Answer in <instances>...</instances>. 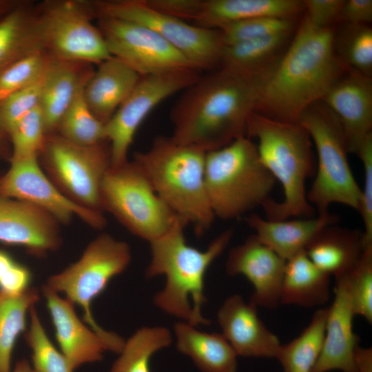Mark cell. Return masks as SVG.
<instances>
[{
  "mask_svg": "<svg viewBox=\"0 0 372 372\" xmlns=\"http://www.w3.org/2000/svg\"><path fill=\"white\" fill-rule=\"evenodd\" d=\"M261 79L220 68L185 88L170 112L176 142L205 152L246 136Z\"/></svg>",
  "mask_w": 372,
  "mask_h": 372,
  "instance_id": "obj_1",
  "label": "cell"
},
{
  "mask_svg": "<svg viewBox=\"0 0 372 372\" xmlns=\"http://www.w3.org/2000/svg\"><path fill=\"white\" fill-rule=\"evenodd\" d=\"M335 29L315 26L303 16L283 55L262 80L254 112L298 123L307 108L322 99L348 68L336 54Z\"/></svg>",
  "mask_w": 372,
  "mask_h": 372,
  "instance_id": "obj_2",
  "label": "cell"
},
{
  "mask_svg": "<svg viewBox=\"0 0 372 372\" xmlns=\"http://www.w3.org/2000/svg\"><path fill=\"white\" fill-rule=\"evenodd\" d=\"M187 225L178 217L167 231L149 242L151 260L145 276L166 277L164 289L154 298L158 308L194 327L209 325V320L201 311L206 302L205 276L229 244L234 229L223 231L201 251L187 244L184 235Z\"/></svg>",
  "mask_w": 372,
  "mask_h": 372,
  "instance_id": "obj_3",
  "label": "cell"
},
{
  "mask_svg": "<svg viewBox=\"0 0 372 372\" xmlns=\"http://www.w3.org/2000/svg\"><path fill=\"white\" fill-rule=\"evenodd\" d=\"M246 136L255 138L260 161L282 186L280 202L268 199L262 206L269 220L291 217L312 218L314 209L307 199L306 180L315 170L312 143L299 123L283 122L253 112Z\"/></svg>",
  "mask_w": 372,
  "mask_h": 372,
  "instance_id": "obj_4",
  "label": "cell"
},
{
  "mask_svg": "<svg viewBox=\"0 0 372 372\" xmlns=\"http://www.w3.org/2000/svg\"><path fill=\"white\" fill-rule=\"evenodd\" d=\"M206 152L183 145L171 136H158L151 146L135 153L142 167L165 204L197 235L207 231L215 219L205 182Z\"/></svg>",
  "mask_w": 372,
  "mask_h": 372,
  "instance_id": "obj_5",
  "label": "cell"
},
{
  "mask_svg": "<svg viewBox=\"0 0 372 372\" xmlns=\"http://www.w3.org/2000/svg\"><path fill=\"white\" fill-rule=\"evenodd\" d=\"M205 182L215 218L231 220L262 206L276 179L260 161L256 143L245 136L206 152Z\"/></svg>",
  "mask_w": 372,
  "mask_h": 372,
  "instance_id": "obj_6",
  "label": "cell"
},
{
  "mask_svg": "<svg viewBox=\"0 0 372 372\" xmlns=\"http://www.w3.org/2000/svg\"><path fill=\"white\" fill-rule=\"evenodd\" d=\"M132 259L129 245L103 233L86 247L81 258L60 273L50 276L45 285L83 309V321L105 342L107 351L120 353L125 340L103 329L95 320L92 303L109 282L123 272Z\"/></svg>",
  "mask_w": 372,
  "mask_h": 372,
  "instance_id": "obj_7",
  "label": "cell"
},
{
  "mask_svg": "<svg viewBox=\"0 0 372 372\" xmlns=\"http://www.w3.org/2000/svg\"><path fill=\"white\" fill-rule=\"evenodd\" d=\"M298 123L309 134L317 154L316 176L307 193L310 204L318 215L328 213L333 203L358 211L361 187L350 167L344 135L334 115L320 101L307 108Z\"/></svg>",
  "mask_w": 372,
  "mask_h": 372,
  "instance_id": "obj_8",
  "label": "cell"
},
{
  "mask_svg": "<svg viewBox=\"0 0 372 372\" xmlns=\"http://www.w3.org/2000/svg\"><path fill=\"white\" fill-rule=\"evenodd\" d=\"M101 200L103 211L149 242L167 231L178 218L134 159L108 169L101 185Z\"/></svg>",
  "mask_w": 372,
  "mask_h": 372,
  "instance_id": "obj_9",
  "label": "cell"
},
{
  "mask_svg": "<svg viewBox=\"0 0 372 372\" xmlns=\"http://www.w3.org/2000/svg\"><path fill=\"white\" fill-rule=\"evenodd\" d=\"M38 158L45 174L66 197L82 207L103 212L101 188L111 167L107 141L82 145L54 133L47 135Z\"/></svg>",
  "mask_w": 372,
  "mask_h": 372,
  "instance_id": "obj_10",
  "label": "cell"
},
{
  "mask_svg": "<svg viewBox=\"0 0 372 372\" xmlns=\"http://www.w3.org/2000/svg\"><path fill=\"white\" fill-rule=\"evenodd\" d=\"M96 18L110 17L145 25L180 52L198 71L219 68L224 44L219 30L202 28L149 7L144 0L91 1Z\"/></svg>",
  "mask_w": 372,
  "mask_h": 372,
  "instance_id": "obj_11",
  "label": "cell"
},
{
  "mask_svg": "<svg viewBox=\"0 0 372 372\" xmlns=\"http://www.w3.org/2000/svg\"><path fill=\"white\" fill-rule=\"evenodd\" d=\"M44 50L65 61L99 65L112 57L98 27L91 1H46L39 6Z\"/></svg>",
  "mask_w": 372,
  "mask_h": 372,
  "instance_id": "obj_12",
  "label": "cell"
},
{
  "mask_svg": "<svg viewBox=\"0 0 372 372\" xmlns=\"http://www.w3.org/2000/svg\"><path fill=\"white\" fill-rule=\"evenodd\" d=\"M199 72L190 69L141 76L130 94L105 125L111 167L120 166L128 161L127 153L135 134L152 110L196 82L200 76Z\"/></svg>",
  "mask_w": 372,
  "mask_h": 372,
  "instance_id": "obj_13",
  "label": "cell"
},
{
  "mask_svg": "<svg viewBox=\"0 0 372 372\" xmlns=\"http://www.w3.org/2000/svg\"><path fill=\"white\" fill-rule=\"evenodd\" d=\"M97 19L98 28L112 56L122 61L139 75L196 70L180 52L149 28L114 17H101Z\"/></svg>",
  "mask_w": 372,
  "mask_h": 372,
  "instance_id": "obj_14",
  "label": "cell"
},
{
  "mask_svg": "<svg viewBox=\"0 0 372 372\" xmlns=\"http://www.w3.org/2000/svg\"><path fill=\"white\" fill-rule=\"evenodd\" d=\"M10 162V169L0 180V196L32 204L62 224H69L75 216L94 229L105 227L106 219L103 213L82 207L66 197L45 174L38 156Z\"/></svg>",
  "mask_w": 372,
  "mask_h": 372,
  "instance_id": "obj_15",
  "label": "cell"
},
{
  "mask_svg": "<svg viewBox=\"0 0 372 372\" xmlns=\"http://www.w3.org/2000/svg\"><path fill=\"white\" fill-rule=\"evenodd\" d=\"M321 101L338 121L349 153L356 154L372 134V78L347 68Z\"/></svg>",
  "mask_w": 372,
  "mask_h": 372,
  "instance_id": "obj_16",
  "label": "cell"
},
{
  "mask_svg": "<svg viewBox=\"0 0 372 372\" xmlns=\"http://www.w3.org/2000/svg\"><path fill=\"white\" fill-rule=\"evenodd\" d=\"M286 260L252 234L231 248L225 262L227 275H242L254 292L249 302L256 307L273 309L280 304V291Z\"/></svg>",
  "mask_w": 372,
  "mask_h": 372,
  "instance_id": "obj_17",
  "label": "cell"
},
{
  "mask_svg": "<svg viewBox=\"0 0 372 372\" xmlns=\"http://www.w3.org/2000/svg\"><path fill=\"white\" fill-rule=\"evenodd\" d=\"M59 222L29 203L0 196V242L25 247L42 256L61 244Z\"/></svg>",
  "mask_w": 372,
  "mask_h": 372,
  "instance_id": "obj_18",
  "label": "cell"
},
{
  "mask_svg": "<svg viewBox=\"0 0 372 372\" xmlns=\"http://www.w3.org/2000/svg\"><path fill=\"white\" fill-rule=\"evenodd\" d=\"M217 318L222 335L237 355L276 358L281 346L278 336L269 330L257 313L238 294L228 297L220 306Z\"/></svg>",
  "mask_w": 372,
  "mask_h": 372,
  "instance_id": "obj_19",
  "label": "cell"
},
{
  "mask_svg": "<svg viewBox=\"0 0 372 372\" xmlns=\"http://www.w3.org/2000/svg\"><path fill=\"white\" fill-rule=\"evenodd\" d=\"M333 291L322 350L311 372H355L354 354L359 337L353 331L355 314L344 278L335 280Z\"/></svg>",
  "mask_w": 372,
  "mask_h": 372,
  "instance_id": "obj_20",
  "label": "cell"
},
{
  "mask_svg": "<svg viewBox=\"0 0 372 372\" xmlns=\"http://www.w3.org/2000/svg\"><path fill=\"white\" fill-rule=\"evenodd\" d=\"M42 293L61 352L72 368L74 370L84 364L100 361L107 348L103 340L79 319L74 304L45 285Z\"/></svg>",
  "mask_w": 372,
  "mask_h": 372,
  "instance_id": "obj_21",
  "label": "cell"
},
{
  "mask_svg": "<svg viewBox=\"0 0 372 372\" xmlns=\"http://www.w3.org/2000/svg\"><path fill=\"white\" fill-rule=\"evenodd\" d=\"M369 245L363 231L333 224L320 230L304 251L320 269L336 280L354 269Z\"/></svg>",
  "mask_w": 372,
  "mask_h": 372,
  "instance_id": "obj_22",
  "label": "cell"
},
{
  "mask_svg": "<svg viewBox=\"0 0 372 372\" xmlns=\"http://www.w3.org/2000/svg\"><path fill=\"white\" fill-rule=\"evenodd\" d=\"M141 76L114 56L99 63L83 89L85 100L94 116L105 125L130 94Z\"/></svg>",
  "mask_w": 372,
  "mask_h": 372,
  "instance_id": "obj_23",
  "label": "cell"
},
{
  "mask_svg": "<svg viewBox=\"0 0 372 372\" xmlns=\"http://www.w3.org/2000/svg\"><path fill=\"white\" fill-rule=\"evenodd\" d=\"M338 220L339 217L329 211L316 218L295 220H269L256 214L246 218L258 240L285 260L304 251L320 230Z\"/></svg>",
  "mask_w": 372,
  "mask_h": 372,
  "instance_id": "obj_24",
  "label": "cell"
},
{
  "mask_svg": "<svg viewBox=\"0 0 372 372\" xmlns=\"http://www.w3.org/2000/svg\"><path fill=\"white\" fill-rule=\"evenodd\" d=\"M90 65L50 55L43 78L40 103L47 135L56 133L58 124L79 87L93 73Z\"/></svg>",
  "mask_w": 372,
  "mask_h": 372,
  "instance_id": "obj_25",
  "label": "cell"
},
{
  "mask_svg": "<svg viewBox=\"0 0 372 372\" xmlns=\"http://www.w3.org/2000/svg\"><path fill=\"white\" fill-rule=\"evenodd\" d=\"M43 50L37 7L20 1L0 17V74L19 60Z\"/></svg>",
  "mask_w": 372,
  "mask_h": 372,
  "instance_id": "obj_26",
  "label": "cell"
},
{
  "mask_svg": "<svg viewBox=\"0 0 372 372\" xmlns=\"http://www.w3.org/2000/svg\"><path fill=\"white\" fill-rule=\"evenodd\" d=\"M300 0H204L194 25L220 30L235 22L262 17L296 19L303 12Z\"/></svg>",
  "mask_w": 372,
  "mask_h": 372,
  "instance_id": "obj_27",
  "label": "cell"
},
{
  "mask_svg": "<svg viewBox=\"0 0 372 372\" xmlns=\"http://www.w3.org/2000/svg\"><path fill=\"white\" fill-rule=\"evenodd\" d=\"M330 276L302 251L286 260L280 304L304 308L322 307L331 299Z\"/></svg>",
  "mask_w": 372,
  "mask_h": 372,
  "instance_id": "obj_28",
  "label": "cell"
},
{
  "mask_svg": "<svg viewBox=\"0 0 372 372\" xmlns=\"http://www.w3.org/2000/svg\"><path fill=\"white\" fill-rule=\"evenodd\" d=\"M295 30L224 46L219 68L262 80L283 55Z\"/></svg>",
  "mask_w": 372,
  "mask_h": 372,
  "instance_id": "obj_29",
  "label": "cell"
},
{
  "mask_svg": "<svg viewBox=\"0 0 372 372\" xmlns=\"http://www.w3.org/2000/svg\"><path fill=\"white\" fill-rule=\"evenodd\" d=\"M177 349L203 372H237V354L222 334L202 332L187 322L174 325Z\"/></svg>",
  "mask_w": 372,
  "mask_h": 372,
  "instance_id": "obj_30",
  "label": "cell"
},
{
  "mask_svg": "<svg viewBox=\"0 0 372 372\" xmlns=\"http://www.w3.org/2000/svg\"><path fill=\"white\" fill-rule=\"evenodd\" d=\"M328 307L317 309L296 338L281 344L276 359L284 372H311L322 350Z\"/></svg>",
  "mask_w": 372,
  "mask_h": 372,
  "instance_id": "obj_31",
  "label": "cell"
},
{
  "mask_svg": "<svg viewBox=\"0 0 372 372\" xmlns=\"http://www.w3.org/2000/svg\"><path fill=\"white\" fill-rule=\"evenodd\" d=\"M39 300L37 289L22 293L0 291V372H10L12 353L18 336L25 330L26 315Z\"/></svg>",
  "mask_w": 372,
  "mask_h": 372,
  "instance_id": "obj_32",
  "label": "cell"
},
{
  "mask_svg": "<svg viewBox=\"0 0 372 372\" xmlns=\"http://www.w3.org/2000/svg\"><path fill=\"white\" fill-rule=\"evenodd\" d=\"M172 342L170 331L163 327H143L125 341L120 356L110 372H151L150 360L158 351Z\"/></svg>",
  "mask_w": 372,
  "mask_h": 372,
  "instance_id": "obj_33",
  "label": "cell"
},
{
  "mask_svg": "<svg viewBox=\"0 0 372 372\" xmlns=\"http://www.w3.org/2000/svg\"><path fill=\"white\" fill-rule=\"evenodd\" d=\"M90 76L79 87L62 116L56 132L64 138L82 145L107 141L105 136V125L94 116L84 98V86Z\"/></svg>",
  "mask_w": 372,
  "mask_h": 372,
  "instance_id": "obj_34",
  "label": "cell"
},
{
  "mask_svg": "<svg viewBox=\"0 0 372 372\" xmlns=\"http://www.w3.org/2000/svg\"><path fill=\"white\" fill-rule=\"evenodd\" d=\"M340 24L334 32V46L338 58L347 68L371 77V28L369 25Z\"/></svg>",
  "mask_w": 372,
  "mask_h": 372,
  "instance_id": "obj_35",
  "label": "cell"
},
{
  "mask_svg": "<svg viewBox=\"0 0 372 372\" xmlns=\"http://www.w3.org/2000/svg\"><path fill=\"white\" fill-rule=\"evenodd\" d=\"M29 312L30 323L25 339L32 351L34 372H73L66 358L56 349L46 334L35 305Z\"/></svg>",
  "mask_w": 372,
  "mask_h": 372,
  "instance_id": "obj_36",
  "label": "cell"
},
{
  "mask_svg": "<svg viewBox=\"0 0 372 372\" xmlns=\"http://www.w3.org/2000/svg\"><path fill=\"white\" fill-rule=\"evenodd\" d=\"M46 136L44 118L39 106L20 119L10 130L9 161L39 156Z\"/></svg>",
  "mask_w": 372,
  "mask_h": 372,
  "instance_id": "obj_37",
  "label": "cell"
},
{
  "mask_svg": "<svg viewBox=\"0 0 372 372\" xmlns=\"http://www.w3.org/2000/svg\"><path fill=\"white\" fill-rule=\"evenodd\" d=\"M344 278L355 316L372 324V245L354 269Z\"/></svg>",
  "mask_w": 372,
  "mask_h": 372,
  "instance_id": "obj_38",
  "label": "cell"
},
{
  "mask_svg": "<svg viewBox=\"0 0 372 372\" xmlns=\"http://www.w3.org/2000/svg\"><path fill=\"white\" fill-rule=\"evenodd\" d=\"M296 19L272 17L249 19L225 25L221 32L224 46L270 35L292 32Z\"/></svg>",
  "mask_w": 372,
  "mask_h": 372,
  "instance_id": "obj_39",
  "label": "cell"
},
{
  "mask_svg": "<svg viewBox=\"0 0 372 372\" xmlns=\"http://www.w3.org/2000/svg\"><path fill=\"white\" fill-rule=\"evenodd\" d=\"M49 59L45 51H40L19 60L0 74V101L41 79Z\"/></svg>",
  "mask_w": 372,
  "mask_h": 372,
  "instance_id": "obj_40",
  "label": "cell"
},
{
  "mask_svg": "<svg viewBox=\"0 0 372 372\" xmlns=\"http://www.w3.org/2000/svg\"><path fill=\"white\" fill-rule=\"evenodd\" d=\"M43 78L0 101V127L8 136L20 119L40 106Z\"/></svg>",
  "mask_w": 372,
  "mask_h": 372,
  "instance_id": "obj_41",
  "label": "cell"
},
{
  "mask_svg": "<svg viewBox=\"0 0 372 372\" xmlns=\"http://www.w3.org/2000/svg\"><path fill=\"white\" fill-rule=\"evenodd\" d=\"M356 155L361 160L364 169V184L358 212L364 224V235L367 245H372V134L359 148Z\"/></svg>",
  "mask_w": 372,
  "mask_h": 372,
  "instance_id": "obj_42",
  "label": "cell"
},
{
  "mask_svg": "<svg viewBox=\"0 0 372 372\" xmlns=\"http://www.w3.org/2000/svg\"><path fill=\"white\" fill-rule=\"evenodd\" d=\"M31 280L30 270L0 249V291L10 295L22 293L30 287Z\"/></svg>",
  "mask_w": 372,
  "mask_h": 372,
  "instance_id": "obj_43",
  "label": "cell"
},
{
  "mask_svg": "<svg viewBox=\"0 0 372 372\" xmlns=\"http://www.w3.org/2000/svg\"><path fill=\"white\" fill-rule=\"evenodd\" d=\"M304 17L318 28H329L339 23L344 0H304Z\"/></svg>",
  "mask_w": 372,
  "mask_h": 372,
  "instance_id": "obj_44",
  "label": "cell"
},
{
  "mask_svg": "<svg viewBox=\"0 0 372 372\" xmlns=\"http://www.w3.org/2000/svg\"><path fill=\"white\" fill-rule=\"evenodd\" d=\"M151 8L187 22H195L203 10L204 0H144Z\"/></svg>",
  "mask_w": 372,
  "mask_h": 372,
  "instance_id": "obj_45",
  "label": "cell"
},
{
  "mask_svg": "<svg viewBox=\"0 0 372 372\" xmlns=\"http://www.w3.org/2000/svg\"><path fill=\"white\" fill-rule=\"evenodd\" d=\"M371 21V0H344L339 23L369 25Z\"/></svg>",
  "mask_w": 372,
  "mask_h": 372,
  "instance_id": "obj_46",
  "label": "cell"
},
{
  "mask_svg": "<svg viewBox=\"0 0 372 372\" xmlns=\"http://www.w3.org/2000/svg\"><path fill=\"white\" fill-rule=\"evenodd\" d=\"M355 372H372V348L360 345L354 354Z\"/></svg>",
  "mask_w": 372,
  "mask_h": 372,
  "instance_id": "obj_47",
  "label": "cell"
},
{
  "mask_svg": "<svg viewBox=\"0 0 372 372\" xmlns=\"http://www.w3.org/2000/svg\"><path fill=\"white\" fill-rule=\"evenodd\" d=\"M11 157V146L8 136L0 127V158Z\"/></svg>",
  "mask_w": 372,
  "mask_h": 372,
  "instance_id": "obj_48",
  "label": "cell"
},
{
  "mask_svg": "<svg viewBox=\"0 0 372 372\" xmlns=\"http://www.w3.org/2000/svg\"><path fill=\"white\" fill-rule=\"evenodd\" d=\"M10 372H34V370L27 360L22 359L16 363L14 369Z\"/></svg>",
  "mask_w": 372,
  "mask_h": 372,
  "instance_id": "obj_49",
  "label": "cell"
}]
</instances>
